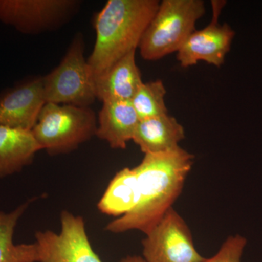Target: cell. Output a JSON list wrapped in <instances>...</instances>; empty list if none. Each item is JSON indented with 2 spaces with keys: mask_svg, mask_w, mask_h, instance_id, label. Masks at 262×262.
<instances>
[{
  "mask_svg": "<svg viewBox=\"0 0 262 262\" xmlns=\"http://www.w3.org/2000/svg\"><path fill=\"white\" fill-rule=\"evenodd\" d=\"M194 156L180 146L165 152L144 155L135 167L140 201L130 213L112 221L106 227L111 233L139 230L149 233L171 208L184 188Z\"/></svg>",
  "mask_w": 262,
  "mask_h": 262,
  "instance_id": "6da1fadb",
  "label": "cell"
},
{
  "mask_svg": "<svg viewBox=\"0 0 262 262\" xmlns=\"http://www.w3.org/2000/svg\"><path fill=\"white\" fill-rule=\"evenodd\" d=\"M159 4L157 0H108L94 15L96 42L87 60L94 80L139 48Z\"/></svg>",
  "mask_w": 262,
  "mask_h": 262,
  "instance_id": "7a4b0ae2",
  "label": "cell"
},
{
  "mask_svg": "<svg viewBox=\"0 0 262 262\" xmlns=\"http://www.w3.org/2000/svg\"><path fill=\"white\" fill-rule=\"evenodd\" d=\"M205 13L203 0L162 1L141 38V57L154 61L178 53Z\"/></svg>",
  "mask_w": 262,
  "mask_h": 262,
  "instance_id": "3957f363",
  "label": "cell"
},
{
  "mask_svg": "<svg viewBox=\"0 0 262 262\" xmlns=\"http://www.w3.org/2000/svg\"><path fill=\"white\" fill-rule=\"evenodd\" d=\"M97 117L91 107L46 103L32 132L42 150L67 154L96 136Z\"/></svg>",
  "mask_w": 262,
  "mask_h": 262,
  "instance_id": "277c9868",
  "label": "cell"
},
{
  "mask_svg": "<svg viewBox=\"0 0 262 262\" xmlns=\"http://www.w3.org/2000/svg\"><path fill=\"white\" fill-rule=\"evenodd\" d=\"M84 53L83 34L78 32L59 65L42 77L46 103L90 107L95 102V80Z\"/></svg>",
  "mask_w": 262,
  "mask_h": 262,
  "instance_id": "5b68a950",
  "label": "cell"
},
{
  "mask_svg": "<svg viewBox=\"0 0 262 262\" xmlns=\"http://www.w3.org/2000/svg\"><path fill=\"white\" fill-rule=\"evenodd\" d=\"M79 0H0V21L25 34L53 32L80 10Z\"/></svg>",
  "mask_w": 262,
  "mask_h": 262,
  "instance_id": "8992f818",
  "label": "cell"
},
{
  "mask_svg": "<svg viewBox=\"0 0 262 262\" xmlns=\"http://www.w3.org/2000/svg\"><path fill=\"white\" fill-rule=\"evenodd\" d=\"M146 262H203L185 221L171 208L142 241Z\"/></svg>",
  "mask_w": 262,
  "mask_h": 262,
  "instance_id": "52a82bcc",
  "label": "cell"
},
{
  "mask_svg": "<svg viewBox=\"0 0 262 262\" xmlns=\"http://www.w3.org/2000/svg\"><path fill=\"white\" fill-rule=\"evenodd\" d=\"M35 239L39 262H102L91 246L83 218L70 211L61 212L59 233L38 231Z\"/></svg>",
  "mask_w": 262,
  "mask_h": 262,
  "instance_id": "ba28073f",
  "label": "cell"
},
{
  "mask_svg": "<svg viewBox=\"0 0 262 262\" xmlns=\"http://www.w3.org/2000/svg\"><path fill=\"white\" fill-rule=\"evenodd\" d=\"M213 17L211 23L201 30L194 31L177 53V60L183 68L199 61L220 67L232 46L235 32L228 24L219 23L225 1H211Z\"/></svg>",
  "mask_w": 262,
  "mask_h": 262,
  "instance_id": "9c48e42d",
  "label": "cell"
},
{
  "mask_svg": "<svg viewBox=\"0 0 262 262\" xmlns=\"http://www.w3.org/2000/svg\"><path fill=\"white\" fill-rule=\"evenodd\" d=\"M46 103L42 77L22 81L0 94V125L32 130Z\"/></svg>",
  "mask_w": 262,
  "mask_h": 262,
  "instance_id": "30bf717a",
  "label": "cell"
},
{
  "mask_svg": "<svg viewBox=\"0 0 262 262\" xmlns=\"http://www.w3.org/2000/svg\"><path fill=\"white\" fill-rule=\"evenodd\" d=\"M143 83L136 51H132L95 80L96 98L102 103L131 101Z\"/></svg>",
  "mask_w": 262,
  "mask_h": 262,
  "instance_id": "8fae6325",
  "label": "cell"
},
{
  "mask_svg": "<svg viewBox=\"0 0 262 262\" xmlns=\"http://www.w3.org/2000/svg\"><path fill=\"white\" fill-rule=\"evenodd\" d=\"M140 121L130 101L103 102L96 136L115 149H125Z\"/></svg>",
  "mask_w": 262,
  "mask_h": 262,
  "instance_id": "7c38bea8",
  "label": "cell"
},
{
  "mask_svg": "<svg viewBox=\"0 0 262 262\" xmlns=\"http://www.w3.org/2000/svg\"><path fill=\"white\" fill-rule=\"evenodd\" d=\"M40 150L32 130L0 125V179L21 171Z\"/></svg>",
  "mask_w": 262,
  "mask_h": 262,
  "instance_id": "4fadbf2b",
  "label": "cell"
},
{
  "mask_svg": "<svg viewBox=\"0 0 262 262\" xmlns=\"http://www.w3.org/2000/svg\"><path fill=\"white\" fill-rule=\"evenodd\" d=\"M185 138V131L169 114L140 120L132 141L146 154H158L177 148Z\"/></svg>",
  "mask_w": 262,
  "mask_h": 262,
  "instance_id": "5bb4252c",
  "label": "cell"
},
{
  "mask_svg": "<svg viewBox=\"0 0 262 262\" xmlns=\"http://www.w3.org/2000/svg\"><path fill=\"white\" fill-rule=\"evenodd\" d=\"M140 201L139 179L135 168H125L115 174L98 203L103 214L123 216L130 213Z\"/></svg>",
  "mask_w": 262,
  "mask_h": 262,
  "instance_id": "9a60e30c",
  "label": "cell"
},
{
  "mask_svg": "<svg viewBox=\"0 0 262 262\" xmlns=\"http://www.w3.org/2000/svg\"><path fill=\"white\" fill-rule=\"evenodd\" d=\"M29 202L14 211H0V262H39L40 253L37 243L15 245L13 234L19 219L27 209Z\"/></svg>",
  "mask_w": 262,
  "mask_h": 262,
  "instance_id": "2e32d148",
  "label": "cell"
},
{
  "mask_svg": "<svg viewBox=\"0 0 262 262\" xmlns=\"http://www.w3.org/2000/svg\"><path fill=\"white\" fill-rule=\"evenodd\" d=\"M166 89L162 80L143 83L131 100V103L140 120L168 114L165 105Z\"/></svg>",
  "mask_w": 262,
  "mask_h": 262,
  "instance_id": "e0dca14e",
  "label": "cell"
},
{
  "mask_svg": "<svg viewBox=\"0 0 262 262\" xmlns=\"http://www.w3.org/2000/svg\"><path fill=\"white\" fill-rule=\"evenodd\" d=\"M247 239L241 234L229 236L222 244L218 252L203 262H241Z\"/></svg>",
  "mask_w": 262,
  "mask_h": 262,
  "instance_id": "ac0fdd59",
  "label": "cell"
},
{
  "mask_svg": "<svg viewBox=\"0 0 262 262\" xmlns=\"http://www.w3.org/2000/svg\"><path fill=\"white\" fill-rule=\"evenodd\" d=\"M120 262H146L142 256H127L122 258Z\"/></svg>",
  "mask_w": 262,
  "mask_h": 262,
  "instance_id": "d6986e66",
  "label": "cell"
},
{
  "mask_svg": "<svg viewBox=\"0 0 262 262\" xmlns=\"http://www.w3.org/2000/svg\"><path fill=\"white\" fill-rule=\"evenodd\" d=\"M261 24H262V15H261Z\"/></svg>",
  "mask_w": 262,
  "mask_h": 262,
  "instance_id": "ffe728a7",
  "label": "cell"
}]
</instances>
